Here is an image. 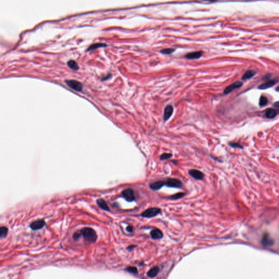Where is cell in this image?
Wrapping results in <instances>:
<instances>
[{
    "instance_id": "ac0fdd59",
    "label": "cell",
    "mask_w": 279,
    "mask_h": 279,
    "mask_svg": "<svg viewBox=\"0 0 279 279\" xmlns=\"http://www.w3.org/2000/svg\"><path fill=\"white\" fill-rule=\"evenodd\" d=\"M256 72L254 70H248L245 73H244L243 76H242L241 79L243 80H247L250 79L251 78L256 74Z\"/></svg>"
},
{
    "instance_id": "277c9868",
    "label": "cell",
    "mask_w": 279,
    "mask_h": 279,
    "mask_svg": "<svg viewBox=\"0 0 279 279\" xmlns=\"http://www.w3.org/2000/svg\"><path fill=\"white\" fill-rule=\"evenodd\" d=\"M122 195L128 202H132L135 199L134 190L131 188H128L124 190L122 192Z\"/></svg>"
},
{
    "instance_id": "52a82bcc",
    "label": "cell",
    "mask_w": 279,
    "mask_h": 279,
    "mask_svg": "<svg viewBox=\"0 0 279 279\" xmlns=\"http://www.w3.org/2000/svg\"><path fill=\"white\" fill-rule=\"evenodd\" d=\"M242 86H243V83H241V81H236V82H235L231 84V85L227 87L224 90V93L225 94H228V93L231 92L232 91H233V90H235V89L240 88Z\"/></svg>"
},
{
    "instance_id": "83f0119b",
    "label": "cell",
    "mask_w": 279,
    "mask_h": 279,
    "mask_svg": "<svg viewBox=\"0 0 279 279\" xmlns=\"http://www.w3.org/2000/svg\"><path fill=\"white\" fill-rule=\"evenodd\" d=\"M127 231L129 232H131L133 231V227L132 226H128L127 227Z\"/></svg>"
},
{
    "instance_id": "7402d4cb",
    "label": "cell",
    "mask_w": 279,
    "mask_h": 279,
    "mask_svg": "<svg viewBox=\"0 0 279 279\" xmlns=\"http://www.w3.org/2000/svg\"><path fill=\"white\" fill-rule=\"evenodd\" d=\"M8 230L7 227H4V226L1 227V229H0V237H1V238L6 237L7 235L8 234Z\"/></svg>"
},
{
    "instance_id": "30bf717a",
    "label": "cell",
    "mask_w": 279,
    "mask_h": 279,
    "mask_svg": "<svg viewBox=\"0 0 279 279\" xmlns=\"http://www.w3.org/2000/svg\"><path fill=\"white\" fill-rule=\"evenodd\" d=\"M45 225V222L43 220H37L35 222H32L30 227L33 230H38L43 228Z\"/></svg>"
},
{
    "instance_id": "9a60e30c",
    "label": "cell",
    "mask_w": 279,
    "mask_h": 279,
    "mask_svg": "<svg viewBox=\"0 0 279 279\" xmlns=\"http://www.w3.org/2000/svg\"><path fill=\"white\" fill-rule=\"evenodd\" d=\"M165 185V182L164 181H158L150 184L149 187L153 190H158Z\"/></svg>"
},
{
    "instance_id": "3957f363",
    "label": "cell",
    "mask_w": 279,
    "mask_h": 279,
    "mask_svg": "<svg viewBox=\"0 0 279 279\" xmlns=\"http://www.w3.org/2000/svg\"><path fill=\"white\" fill-rule=\"evenodd\" d=\"M67 86L77 92H81L83 90V84L75 80H66L65 81Z\"/></svg>"
},
{
    "instance_id": "4dcf8cb0",
    "label": "cell",
    "mask_w": 279,
    "mask_h": 279,
    "mask_svg": "<svg viewBox=\"0 0 279 279\" xmlns=\"http://www.w3.org/2000/svg\"><path fill=\"white\" fill-rule=\"evenodd\" d=\"M275 90H276V91H277V92H279V86H278V87H276Z\"/></svg>"
},
{
    "instance_id": "9c48e42d",
    "label": "cell",
    "mask_w": 279,
    "mask_h": 279,
    "mask_svg": "<svg viewBox=\"0 0 279 279\" xmlns=\"http://www.w3.org/2000/svg\"><path fill=\"white\" fill-rule=\"evenodd\" d=\"M261 243L262 245L265 247H270V246L273 245L274 244V241L270 237L268 233H265L263 235Z\"/></svg>"
},
{
    "instance_id": "5b68a950",
    "label": "cell",
    "mask_w": 279,
    "mask_h": 279,
    "mask_svg": "<svg viewBox=\"0 0 279 279\" xmlns=\"http://www.w3.org/2000/svg\"><path fill=\"white\" fill-rule=\"evenodd\" d=\"M165 185L170 187H181L183 183L180 180L176 178H168L165 182Z\"/></svg>"
},
{
    "instance_id": "8992f818",
    "label": "cell",
    "mask_w": 279,
    "mask_h": 279,
    "mask_svg": "<svg viewBox=\"0 0 279 279\" xmlns=\"http://www.w3.org/2000/svg\"><path fill=\"white\" fill-rule=\"evenodd\" d=\"M189 173L192 177L197 180H202L204 177V174L202 172L195 169L190 170L189 171Z\"/></svg>"
},
{
    "instance_id": "4316f807",
    "label": "cell",
    "mask_w": 279,
    "mask_h": 279,
    "mask_svg": "<svg viewBox=\"0 0 279 279\" xmlns=\"http://www.w3.org/2000/svg\"><path fill=\"white\" fill-rule=\"evenodd\" d=\"M229 145L233 148H243V147L239 143H230Z\"/></svg>"
},
{
    "instance_id": "7a4b0ae2",
    "label": "cell",
    "mask_w": 279,
    "mask_h": 279,
    "mask_svg": "<svg viewBox=\"0 0 279 279\" xmlns=\"http://www.w3.org/2000/svg\"><path fill=\"white\" fill-rule=\"evenodd\" d=\"M162 212L161 209L159 208H150L146 209L141 214V216L146 218H151L158 216Z\"/></svg>"
},
{
    "instance_id": "44dd1931",
    "label": "cell",
    "mask_w": 279,
    "mask_h": 279,
    "mask_svg": "<svg viewBox=\"0 0 279 279\" xmlns=\"http://www.w3.org/2000/svg\"><path fill=\"white\" fill-rule=\"evenodd\" d=\"M268 103V100L266 97L264 96H261L260 98V101H259V105L261 107H263L266 106Z\"/></svg>"
},
{
    "instance_id": "2e32d148",
    "label": "cell",
    "mask_w": 279,
    "mask_h": 279,
    "mask_svg": "<svg viewBox=\"0 0 279 279\" xmlns=\"http://www.w3.org/2000/svg\"><path fill=\"white\" fill-rule=\"evenodd\" d=\"M97 203L100 208H101L102 209L106 210V211H110V208L108 206L107 203L104 200L102 199H99L97 200Z\"/></svg>"
},
{
    "instance_id": "ba28073f",
    "label": "cell",
    "mask_w": 279,
    "mask_h": 279,
    "mask_svg": "<svg viewBox=\"0 0 279 279\" xmlns=\"http://www.w3.org/2000/svg\"><path fill=\"white\" fill-rule=\"evenodd\" d=\"M278 81H279V80L277 79L268 80L266 83H263L262 84L258 86V89H269L270 87H272V86H274V85H275Z\"/></svg>"
},
{
    "instance_id": "d6986e66",
    "label": "cell",
    "mask_w": 279,
    "mask_h": 279,
    "mask_svg": "<svg viewBox=\"0 0 279 279\" xmlns=\"http://www.w3.org/2000/svg\"><path fill=\"white\" fill-rule=\"evenodd\" d=\"M107 46V45L104 43H96L93 44L91 45L89 48H87L86 51H91L97 49L98 48H105Z\"/></svg>"
},
{
    "instance_id": "ffe728a7",
    "label": "cell",
    "mask_w": 279,
    "mask_h": 279,
    "mask_svg": "<svg viewBox=\"0 0 279 279\" xmlns=\"http://www.w3.org/2000/svg\"><path fill=\"white\" fill-rule=\"evenodd\" d=\"M67 65L68 66V67H69L70 69L74 70H77L79 69V67L78 64L77 63V62L73 60L68 61V62H67Z\"/></svg>"
},
{
    "instance_id": "484cf974",
    "label": "cell",
    "mask_w": 279,
    "mask_h": 279,
    "mask_svg": "<svg viewBox=\"0 0 279 279\" xmlns=\"http://www.w3.org/2000/svg\"><path fill=\"white\" fill-rule=\"evenodd\" d=\"M172 157V154L171 153H164L160 156V159L161 160H165L166 159H170Z\"/></svg>"
},
{
    "instance_id": "5bb4252c",
    "label": "cell",
    "mask_w": 279,
    "mask_h": 279,
    "mask_svg": "<svg viewBox=\"0 0 279 279\" xmlns=\"http://www.w3.org/2000/svg\"><path fill=\"white\" fill-rule=\"evenodd\" d=\"M203 54V52L202 51L192 52L185 55V57L187 59H198L202 56Z\"/></svg>"
},
{
    "instance_id": "f1b7e54d",
    "label": "cell",
    "mask_w": 279,
    "mask_h": 279,
    "mask_svg": "<svg viewBox=\"0 0 279 279\" xmlns=\"http://www.w3.org/2000/svg\"><path fill=\"white\" fill-rule=\"evenodd\" d=\"M111 76V74H108V75H106V76H104V77H103V78H102V81H104V80H106L108 79H109V78H110Z\"/></svg>"
},
{
    "instance_id": "d4e9b609",
    "label": "cell",
    "mask_w": 279,
    "mask_h": 279,
    "mask_svg": "<svg viewBox=\"0 0 279 279\" xmlns=\"http://www.w3.org/2000/svg\"><path fill=\"white\" fill-rule=\"evenodd\" d=\"M125 270L128 272H129V273L133 274H135V275H137V274L138 273L137 269L136 267H134V266L128 267L127 269H125Z\"/></svg>"
},
{
    "instance_id": "e0dca14e",
    "label": "cell",
    "mask_w": 279,
    "mask_h": 279,
    "mask_svg": "<svg viewBox=\"0 0 279 279\" xmlns=\"http://www.w3.org/2000/svg\"><path fill=\"white\" fill-rule=\"evenodd\" d=\"M159 272V268L158 266H154L148 272L147 276L149 278H153L158 275Z\"/></svg>"
},
{
    "instance_id": "f546056e",
    "label": "cell",
    "mask_w": 279,
    "mask_h": 279,
    "mask_svg": "<svg viewBox=\"0 0 279 279\" xmlns=\"http://www.w3.org/2000/svg\"><path fill=\"white\" fill-rule=\"evenodd\" d=\"M274 106H275V107H278V108H279V102H277L276 103H275L274 104Z\"/></svg>"
},
{
    "instance_id": "7c38bea8",
    "label": "cell",
    "mask_w": 279,
    "mask_h": 279,
    "mask_svg": "<svg viewBox=\"0 0 279 279\" xmlns=\"http://www.w3.org/2000/svg\"><path fill=\"white\" fill-rule=\"evenodd\" d=\"M151 236L153 239H160L163 237V233L160 230L156 228L151 232Z\"/></svg>"
},
{
    "instance_id": "603a6c76",
    "label": "cell",
    "mask_w": 279,
    "mask_h": 279,
    "mask_svg": "<svg viewBox=\"0 0 279 279\" xmlns=\"http://www.w3.org/2000/svg\"><path fill=\"white\" fill-rule=\"evenodd\" d=\"M185 193H176L171 196L170 197V199L172 200H178V199L183 197L185 196Z\"/></svg>"
},
{
    "instance_id": "cb8c5ba5",
    "label": "cell",
    "mask_w": 279,
    "mask_h": 279,
    "mask_svg": "<svg viewBox=\"0 0 279 279\" xmlns=\"http://www.w3.org/2000/svg\"><path fill=\"white\" fill-rule=\"evenodd\" d=\"M175 50H176L175 49H173V48H167V49H164L160 51V52H161L162 54H166V55H170V54H171L172 53H173Z\"/></svg>"
},
{
    "instance_id": "8fae6325",
    "label": "cell",
    "mask_w": 279,
    "mask_h": 279,
    "mask_svg": "<svg viewBox=\"0 0 279 279\" xmlns=\"http://www.w3.org/2000/svg\"><path fill=\"white\" fill-rule=\"evenodd\" d=\"M173 112V108L171 105H168L165 108V110H164V121H168V119L171 117Z\"/></svg>"
},
{
    "instance_id": "4fadbf2b",
    "label": "cell",
    "mask_w": 279,
    "mask_h": 279,
    "mask_svg": "<svg viewBox=\"0 0 279 279\" xmlns=\"http://www.w3.org/2000/svg\"><path fill=\"white\" fill-rule=\"evenodd\" d=\"M279 114V111L278 110L274 109V108H269L266 112L265 116L267 118L272 119V118L275 117Z\"/></svg>"
},
{
    "instance_id": "6da1fadb",
    "label": "cell",
    "mask_w": 279,
    "mask_h": 279,
    "mask_svg": "<svg viewBox=\"0 0 279 279\" xmlns=\"http://www.w3.org/2000/svg\"><path fill=\"white\" fill-rule=\"evenodd\" d=\"M81 236H83L86 241L91 243L95 242L97 239V235L95 231L89 227L83 228L81 230L75 233V238L76 239H78Z\"/></svg>"
}]
</instances>
